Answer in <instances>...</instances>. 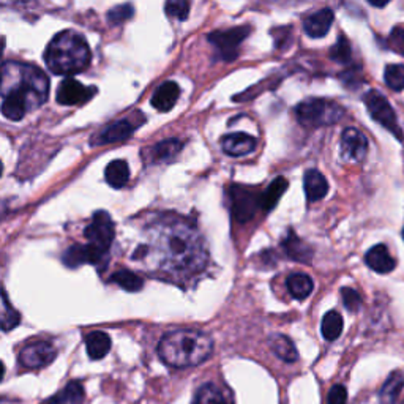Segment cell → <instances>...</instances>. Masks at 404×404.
Here are the masks:
<instances>
[{
    "label": "cell",
    "mask_w": 404,
    "mask_h": 404,
    "mask_svg": "<svg viewBox=\"0 0 404 404\" xmlns=\"http://www.w3.org/2000/svg\"><path fill=\"white\" fill-rule=\"evenodd\" d=\"M49 81L38 67L31 63L7 62L2 68V112L10 121H21L40 108L47 98Z\"/></svg>",
    "instance_id": "cell-1"
},
{
    "label": "cell",
    "mask_w": 404,
    "mask_h": 404,
    "mask_svg": "<svg viewBox=\"0 0 404 404\" xmlns=\"http://www.w3.org/2000/svg\"><path fill=\"white\" fill-rule=\"evenodd\" d=\"M155 239L162 269L185 273L204 269L207 261L204 239L189 224L180 222L163 224Z\"/></svg>",
    "instance_id": "cell-2"
},
{
    "label": "cell",
    "mask_w": 404,
    "mask_h": 404,
    "mask_svg": "<svg viewBox=\"0 0 404 404\" xmlns=\"http://www.w3.org/2000/svg\"><path fill=\"white\" fill-rule=\"evenodd\" d=\"M213 352V340L204 332L177 329L166 334L158 344V355L166 365L174 368L196 366Z\"/></svg>",
    "instance_id": "cell-3"
},
{
    "label": "cell",
    "mask_w": 404,
    "mask_h": 404,
    "mask_svg": "<svg viewBox=\"0 0 404 404\" xmlns=\"http://www.w3.org/2000/svg\"><path fill=\"white\" fill-rule=\"evenodd\" d=\"M92 61L86 38L75 31L57 33L45 52V62L54 75L71 76L84 71Z\"/></svg>",
    "instance_id": "cell-4"
},
{
    "label": "cell",
    "mask_w": 404,
    "mask_h": 404,
    "mask_svg": "<svg viewBox=\"0 0 404 404\" xmlns=\"http://www.w3.org/2000/svg\"><path fill=\"white\" fill-rule=\"evenodd\" d=\"M344 111L340 104L323 98H311L297 104L295 116L300 125L308 128L325 127L341 121Z\"/></svg>",
    "instance_id": "cell-5"
},
{
    "label": "cell",
    "mask_w": 404,
    "mask_h": 404,
    "mask_svg": "<svg viewBox=\"0 0 404 404\" xmlns=\"http://www.w3.org/2000/svg\"><path fill=\"white\" fill-rule=\"evenodd\" d=\"M84 235L88 240V245L106 256L116 235L114 222L108 215V212H95L91 224L84 229Z\"/></svg>",
    "instance_id": "cell-6"
},
{
    "label": "cell",
    "mask_w": 404,
    "mask_h": 404,
    "mask_svg": "<svg viewBox=\"0 0 404 404\" xmlns=\"http://www.w3.org/2000/svg\"><path fill=\"white\" fill-rule=\"evenodd\" d=\"M366 109L370 111L371 117L376 121L378 123H381L384 128H387L391 134H395L398 139L403 141V132L398 125L395 111L391 108L389 100L384 97L382 93H379L378 91H370L365 93L364 97Z\"/></svg>",
    "instance_id": "cell-7"
},
{
    "label": "cell",
    "mask_w": 404,
    "mask_h": 404,
    "mask_svg": "<svg viewBox=\"0 0 404 404\" xmlns=\"http://www.w3.org/2000/svg\"><path fill=\"white\" fill-rule=\"evenodd\" d=\"M251 29L248 26H240V27H233L228 29V31H218L212 32L209 35V41L217 47L219 52V59H223L226 62L234 61L239 54L237 47H239L243 40H245Z\"/></svg>",
    "instance_id": "cell-8"
},
{
    "label": "cell",
    "mask_w": 404,
    "mask_h": 404,
    "mask_svg": "<svg viewBox=\"0 0 404 404\" xmlns=\"http://www.w3.org/2000/svg\"><path fill=\"white\" fill-rule=\"evenodd\" d=\"M231 196V212L234 218L240 223H247L254 217L258 207L261 205V196L253 189L234 185L229 189Z\"/></svg>",
    "instance_id": "cell-9"
},
{
    "label": "cell",
    "mask_w": 404,
    "mask_h": 404,
    "mask_svg": "<svg viewBox=\"0 0 404 404\" xmlns=\"http://www.w3.org/2000/svg\"><path fill=\"white\" fill-rule=\"evenodd\" d=\"M97 87H86L75 78H65L59 84L56 98L63 106L84 104L97 95Z\"/></svg>",
    "instance_id": "cell-10"
},
{
    "label": "cell",
    "mask_w": 404,
    "mask_h": 404,
    "mask_svg": "<svg viewBox=\"0 0 404 404\" xmlns=\"http://www.w3.org/2000/svg\"><path fill=\"white\" fill-rule=\"evenodd\" d=\"M57 350L47 341H35L27 344L26 348L21 350L20 362L22 366L29 368V370H37V368H43L49 365L52 360L56 359Z\"/></svg>",
    "instance_id": "cell-11"
},
{
    "label": "cell",
    "mask_w": 404,
    "mask_h": 404,
    "mask_svg": "<svg viewBox=\"0 0 404 404\" xmlns=\"http://www.w3.org/2000/svg\"><path fill=\"white\" fill-rule=\"evenodd\" d=\"M341 157L344 162L360 163L366 157L368 139L357 128H346L341 134Z\"/></svg>",
    "instance_id": "cell-12"
},
{
    "label": "cell",
    "mask_w": 404,
    "mask_h": 404,
    "mask_svg": "<svg viewBox=\"0 0 404 404\" xmlns=\"http://www.w3.org/2000/svg\"><path fill=\"white\" fill-rule=\"evenodd\" d=\"M104 254L98 253L93 247L82 245V243H75L67 251L63 253L62 261L68 269H78L82 264H101Z\"/></svg>",
    "instance_id": "cell-13"
},
{
    "label": "cell",
    "mask_w": 404,
    "mask_h": 404,
    "mask_svg": "<svg viewBox=\"0 0 404 404\" xmlns=\"http://www.w3.org/2000/svg\"><path fill=\"white\" fill-rule=\"evenodd\" d=\"M183 142L179 139H166L158 142V144L147 147L142 150V158L147 164H160L166 163L174 158L177 153L182 150Z\"/></svg>",
    "instance_id": "cell-14"
},
{
    "label": "cell",
    "mask_w": 404,
    "mask_h": 404,
    "mask_svg": "<svg viewBox=\"0 0 404 404\" xmlns=\"http://www.w3.org/2000/svg\"><path fill=\"white\" fill-rule=\"evenodd\" d=\"M334 20V11L330 8H323L319 11H314V13L303 20V29H305V33L308 37L323 38L329 33Z\"/></svg>",
    "instance_id": "cell-15"
},
{
    "label": "cell",
    "mask_w": 404,
    "mask_h": 404,
    "mask_svg": "<svg viewBox=\"0 0 404 404\" xmlns=\"http://www.w3.org/2000/svg\"><path fill=\"white\" fill-rule=\"evenodd\" d=\"M256 138L247 133H231L223 138V150L229 157H243L254 152Z\"/></svg>",
    "instance_id": "cell-16"
},
{
    "label": "cell",
    "mask_w": 404,
    "mask_h": 404,
    "mask_svg": "<svg viewBox=\"0 0 404 404\" xmlns=\"http://www.w3.org/2000/svg\"><path fill=\"white\" fill-rule=\"evenodd\" d=\"M180 97V87L174 81H166L152 95L150 103L160 112H168L174 108Z\"/></svg>",
    "instance_id": "cell-17"
},
{
    "label": "cell",
    "mask_w": 404,
    "mask_h": 404,
    "mask_svg": "<svg viewBox=\"0 0 404 404\" xmlns=\"http://www.w3.org/2000/svg\"><path fill=\"white\" fill-rule=\"evenodd\" d=\"M136 128L138 127H136L133 122L123 118V121L112 123V125H109L108 128L103 130V132H101L97 138H95L93 144H112V142L125 141L134 133Z\"/></svg>",
    "instance_id": "cell-18"
},
{
    "label": "cell",
    "mask_w": 404,
    "mask_h": 404,
    "mask_svg": "<svg viewBox=\"0 0 404 404\" xmlns=\"http://www.w3.org/2000/svg\"><path fill=\"white\" fill-rule=\"evenodd\" d=\"M281 245L290 259L297 261V263H305V264L311 263L313 249L308 247L302 239H299L293 229L288 231V234L286 237H284Z\"/></svg>",
    "instance_id": "cell-19"
},
{
    "label": "cell",
    "mask_w": 404,
    "mask_h": 404,
    "mask_svg": "<svg viewBox=\"0 0 404 404\" xmlns=\"http://www.w3.org/2000/svg\"><path fill=\"white\" fill-rule=\"evenodd\" d=\"M303 188H305L306 199L310 202H318L324 199L327 193H329V183H327L325 177L316 169H310L305 172Z\"/></svg>",
    "instance_id": "cell-20"
},
{
    "label": "cell",
    "mask_w": 404,
    "mask_h": 404,
    "mask_svg": "<svg viewBox=\"0 0 404 404\" xmlns=\"http://www.w3.org/2000/svg\"><path fill=\"white\" fill-rule=\"evenodd\" d=\"M365 263L371 270L378 273H390L396 267V261L390 256L389 249L385 245L373 247L366 253Z\"/></svg>",
    "instance_id": "cell-21"
},
{
    "label": "cell",
    "mask_w": 404,
    "mask_h": 404,
    "mask_svg": "<svg viewBox=\"0 0 404 404\" xmlns=\"http://www.w3.org/2000/svg\"><path fill=\"white\" fill-rule=\"evenodd\" d=\"M86 350L92 360L104 359L111 350V338L104 332L95 330L86 336Z\"/></svg>",
    "instance_id": "cell-22"
},
{
    "label": "cell",
    "mask_w": 404,
    "mask_h": 404,
    "mask_svg": "<svg viewBox=\"0 0 404 404\" xmlns=\"http://www.w3.org/2000/svg\"><path fill=\"white\" fill-rule=\"evenodd\" d=\"M269 346L272 349V352L277 355L278 359H281L283 362H288V364H293L297 359H299V352H297L295 344L290 341V338L281 334H273L269 336Z\"/></svg>",
    "instance_id": "cell-23"
},
{
    "label": "cell",
    "mask_w": 404,
    "mask_h": 404,
    "mask_svg": "<svg viewBox=\"0 0 404 404\" xmlns=\"http://www.w3.org/2000/svg\"><path fill=\"white\" fill-rule=\"evenodd\" d=\"M82 400H84V387L79 381H71L63 390L47 398L41 404H81Z\"/></svg>",
    "instance_id": "cell-24"
},
{
    "label": "cell",
    "mask_w": 404,
    "mask_h": 404,
    "mask_svg": "<svg viewBox=\"0 0 404 404\" xmlns=\"http://www.w3.org/2000/svg\"><path fill=\"white\" fill-rule=\"evenodd\" d=\"M106 182L109 183L112 188H123L130 180V166L123 160H116L106 166L104 171Z\"/></svg>",
    "instance_id": "cell-25"
},
{
    "label": "cell",
    "mask_w": 404,
    "mask_h": 404,
    "mask_svg": "<svg viewBox=\"0 0 404 404\" xmlns=\"http://www.w3.org/2000/svg\"><path fill=\"white\" fill-rule=\"evenodd\" d=\"M403 387H404V374L401 371H394L384 384L381 395H379V403L396 404Z\"/></svg>",
    "instance_id": "cell-26"
},
{
    "label": "cell",
    "mask_w": 404,
    "mask_h": 404,
    "mask_svg": "<svg viewBox=\"0 0 404 404\" xmlns=\"http://www.w3.org/2000/svg\"><path fill=\"white\" fill-rule=\"evenodd\" d=\"M286 286L289 294L294 297L295 300H305L308 295L313 293V280L305 273H293L289 275Z\"/></svg>",
    "instance_id": "cell-27"
},
{
    "label": "cell",
    "mask_w": 404,
    "mask_h": 404,
    "mask_svg": "<svg viewBox=\"0 0 404 404\" xmlns=\"http://www.w3.org/2000/svg\"><path fill=\"white\" fill-rule=\"evenodd\" d=\"M288 189V180L284 177H277L269 187H267L265 193L261 194V207L265 212H270L273 207L278 204V201L281 199V196Z\"/></svg>",
    "instance_id": "cell-28"
},
{
    "label": "cell",
    "mask_w": 404,
    "mask_h": 404,
    "mask_svg": "<svg viewBox=\"0 0 404 404\" xmlns=\"http://www.w3.org/2000/svg\"><path fill=\"white\" fill-rule=\"evenodd\" d=\"M320 330H323V336L327 341H335L338 336L341 335L343 332V318L340 313L336 311H329L323 319V325H320Z\"/></svg>",
    "instance_id": "cell-29"
},
{
    "label": "cell",
    "mask_w": 404,
    "mask_h": 404,
    "mask_svg": "<svg viewBox=\"0 0 404 404\" xmlns=\"http://www.w3.org/2000/svg\"><path fill=\"white\" fill-rule=\"evenodd\" d=\"M111 281L116 283L122 289L128 290V293H138L144 286V281L139 275H136L132 270H118L111 277Z\"/></svg>",
    "instance_id": "cell-30"
},
{
    "label": "cell",
    "mask_w": 404,
    "mask_h": 404,
    "mask_svg": "<svg viewBox=\"0 0 404 404\" xmlns=\"http://www.w3.org/2000/svg\"><path fill=\"white\" fill-rule=\"evenodd\" d=\"M194 404H229V401L215 384H205L198 390Z\"/></svg>",
    "instance_id": "cell-31"
},
{
    "label": "cell",
    "mask_w": 404,
    "mask_h": 404,
    "mask_svg": "<svg viewBox=\"0 0 404 404\" xmlns=\"http://www.w3.org/2000/svg\"><path fill=\"white\" fill-rule=\"evenodd\" d=\"M385 84L394 91L404 88V65H387L384 71Z\"/></svg>",
    "instance_id": "cell-32"
},
{
    "label": "cell",
    "mask_w": 404,
    "mask_h": 404,
    "mask_svg": "<svg viewBox=\"0 0 404 404\" xmlns=\"http://www.w3.org/2000/svg\"><path fill=\"white\" fill-rule=\"evenodd\" d=\"M21 323V316L20 313H17L13 306L8 303L7 299V294H2V329L5 332H10L11 329H15V327Z\"/></svg>",
    "instance_id": "cell-33"
},
{
    "label": "cell",
    "mask_w": 404,
    "mask_h": 404,
    "mask_svg": "<svg viewBox=\"0 0 404 404\" xmlns=\"http://www.w3.org/2000/svg\"><path fill=\"white\" fill-rule=\"evenodd\" d=\"M134 13V8L132 3H122V5H117V7L111 8L108 11V21L112 26H118V24L125 22L130 17L133 16Z\"/></svg>",
    "instance_id": "cell-34"
},
{
    "label": "cell",
    "mask_w": 404,
    "mask_h": 404,
    "mask_svg": "<svg viewBox=\"0 0 404 404\" xmlns=\"http://www.w3.org/2000/svg\"><path fill=\"white\" fill-rule=\"evenodd\" d=\"M350 56H352V52H350L349 41L344 37H340L336 45L330 49V59L340 63H348L350 61Z\"/></svg>",
    "instance_id": "cell-35"
},
{
    "label": "cell",
    "mask_w": 404,
    "mask_h": 404,
    "mask_svg": "<svg viewBox=\"0 0 404 404\" xmlns=\"http://www.w3.org/2000/svg\"><path fill=\"white\" fill-rule=\"evenodd\" d=\"M166 13L172 17H177L179 21H185L189 13V3L185 0H171L166 3Z\"/></svg>",
    "instance_id": "cell-36"
},
{
    "label": "cell",
    "mask_w": 404,
    "mask_h": 404,
    "mask_svg": "<svg viewBox=\"0 0 404 404\" xmlns=\"http://www.w3.org/2000/svg\"><path fill=\"white\" fill-rule=\"evenodd\" d=\"M341 297H343V303H344V306H346V310L352 313L359 310L362 305V297L357 290L352 288H343Z\"/></svg>",
    "instance_id": "cell-37"
},
{
    "label": "cell",
    "mask_w": 404,
    "mask_h": 404,
    "mask_svg": "<svg viewBox=\"0 0 404 404\" xmlns=\"http://www.w3.org/2000/svg\"><path fill=\"white\" fill-rule=\"evenodd\" d=\"M389 46L404 57V27H395L389 37Z\"/></svg>",
    "instance_id": "cell-38"
},
{
    "label": "cell",
    "mask_w": 404,
    "mask_h": 404,
    "mask_svg": "<svg viewBox=\"0 0 404 404\" xmlns=\"http://www.w3.org/2000/svg\"><path fill=\"white\" fill-rule=\"evenodd\" d=\"M348 401V390L344 385L336 384L330 389L329 396H327V404H346Z\"/></svg>",
    "instance_id": "cell-39"
},
{
    "label": "cell",
    "mask_w": 404,
    "mask_h": 404,
    "mask_svg": "<svg viewBox=\"0 0 404 404\" xmlns=\"http://www.w3.org/2000/svg\"><path fill=\"white\" fill-rule=\"evenodd\" d=\"M403 239H404V231H403Z\"/></svg>",
    "instance_id": "cell-40"
}]
</instances>
